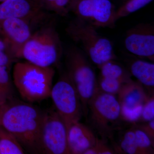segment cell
<instances>
[{
	"label": "cell",
	"instance_id": "26",
	"mask_svg": "<svg viewBox=\"0 0 154 154\" xmlns=\"http://www.w3.org/2000/svg\"><path fill=\"white\" fill-rule=\"evenodd\" d=\"M14 61L9 55L5 43L0 36V66L5 67L10 69Z\"/></svg>",
	"mask_w": 154,
	"mask_h": 154
},
{
	"label": "cell",
	"instance_id": "10",
	"mask_svg": "<svg viewBox=\"0 0 154 154\" xmlns=\"http://www.w3.org/2000/svg\"><path fill=\"white\" fill-rule=\"evenodd\" d=\"M143 86L131 80L123 84L117 94L123 120L134 123L139 120L143 105L149 98Z\"/></svg>",
	"mask_w": 154,
	"mask_h": 154
},
{
	"label": "cell",
	"instance_id": "28",
	"mask_svg": "<svg viewBox=\"0 0 154 154\" xmlns=\"http://www.w3.org/2000/svg\"><path fill=\"white\" fill-rule=\"evenodd\" d=\"M4 104H2V103H1V102H0V108H1V106H2Z\"/></svg>",
	"mask_w": 154,
	"mask_h": 154
},
{
	"label": "cell",
	"instance_id": "6",
	"mask_svg": "<svg viewBox=\"0 0 154 154\" xmlns=\"http://www.w3.org/2000/svg\"><path fill=\"white\" fill-rule=\"evenodd\" d=\"M66 73L79 96L83 114L87 116L88 104L98 88L96 73L85 54L79 48L72 47L65 54Z\"/></svg>",
	"mask_w": 154,
	"mask_h": 154
},
{
	"label": "cell",
	"instance_id": "27",
	"mask_svg": "<svg viewBox=\"0 0 154 154\" xmlns=\"http://www.w3.org/2000/svg\"><path fill=\"white\" fill-rule=\"evenodd\" d=\"M138 127L149 137L152 142L154 140V119L145 122Z\"/></svg>",
	"mask_w": 154,
	"mask_h": 154
},
{
	"label": "cell",
	"instance_id": "2",
	"mask_svg": "<svg viewBox=\"0 0 154 154\" xmlns=\"http://www.w3.org/2000/svg\"><path fill=\"white\" fill-rule=\"evenodd\" d=\"M55 70L25 61L17 62L13 67V83L24 101L39 102L49 98Z\"/></svg>",
	"mask_w": 154,
	"mask_h": 154
},
{
	"label": "cell",
	"instance_id": "8",
	"mask_svg": "<svg viewBox=\"0 0 154 154\" xmlns=\"http://www.w3.org/2000/svg\"><path fill=\"white\" fill-rule=\"evenodd\" d=\"M38 154H69L66 126L54 108L45 111L38 138Z\"/></svg>",
	"mask_w": 154,
	"mask_h": 154
},
{
	"label": "cell",
	"instance_id": "20",
	"mask_svg": "<svg viewBox=\"0 0 154 154\" xmlns=\"http://www.w3.org/2000/svg\"><path fill=\"white\" fill-rule=\"evenodd\" d=\"M153 0H125L123 4L116 11L115 22L121 18L143 8L152 2Z\"/></svg>",
	"mask_w": 154,
	"mask_h": 154
},
{
	"label": "cell",
	"instance_id": "3",
	"mask_svg": "<svg viewBox=\"0 0 154 154\" xmlns=\"http://www.w3.org/2000/svg\"><path fill=\"white\" fill-rule=\"evenodd\" d=\"M97 28L91 24L75 18L66 28L67 34L87 57L98 67L116 59L111 41L99 34Z\"/></svg>",
	"mask_w": 154,
	"mask_h": 154
},
{
	"label": "cell",
	"instance_id": "14",
	"mask_svg": "<svg viewBox=\"0 0 154 154\" xmlns=\"http://www.w3.org/2000/svg\"><path fill=\"white\" fill-rule=\"evenodd\" d=\"M116 11L111 0H95L92 25L97 29L113 28Z\"/></svg>",
	"mask_w": 154,
	"mask_h": 154
},
{
	"label": "cell",
	"instance_id": "7",
	"mask_svg": "<svg viewBox=\"0 0 154 154\" xmlns=\"http://www.w3.org/2000/svg\"><path fill=\"white\" fill-rule=\"evenodd\" d=\"M50 97L52 99L54 109L67 128L72 123L80 121L84 115L81 100L66 72L53 85Z\"/></svg>",
	"mask_w": 154,
	"mask_h": 154
},
{
	"label": "cell",
	"instance_id": "15",
	"mask_svg": "<svg viewBox=\"0 0 154 154\" xmlns=\"http://www.w3.org/2000/svg\"><path fill=\"white\" fill-rule=\"evenodd\" d=\"M129 70L131 76L136 79L141 85L148 88H154V64L140 59L131 62Z\"/></svg>",
	"mask_w": 154,
	"mask_h": 154
},
{
	"label": "cell",
	"instance_id": "1",
	"mask_svg": "<svg viewBox=\"0 0 154 154\" xmlns=\"http://www.w3.org/2000/svg\"><path fill=\"white\" fill-rule=\"evenodd\" d=\"M45 111L32 103L13 98L0 108V126L16 138L25 152L38 154Z\"/></svg>",
	"mask_w": 154,
	"mask_h": 154
},
{
	"label": "cell",
	"instance_id": "30",
	"mask_svg": "<svg viewBox=\"0 0 154 154\" xmlns=\"http://www.w3.org/2000/svg\"><path fill=\"white\" fill-rule=\"evenodd\" d=\"M125 1V0H124V1H123V2H124Z\"/></svg>",
	"mask_w": 154,
	"mask_h": 154
},
{
	"label": "cell",
	"instance_id": "21",
	"mask_svg": "<svg viewBox=\"0 0 154 154\" xmlns=\"http://www.w3.org/2000/svg\"><path fill=\"white\" fill-rule=\"evenodd\" d=\"M118 148L122 153L139 154L133 128L125 131L122 137Z\"/></svg>",
	"mask_w": 154,
	"mask_h": 154
},
{
	"label": "cell",
	"instance_id": "12",
	"mask_svg": "<svg viewBox=\"0 0 154 154\" xmlns=\"http://www.w3.org/2000/svg\"><path fill=\"white\" fill-rule=\"evenodd\" d=\"M45 11L36 0H5L0 3V22L19 18L36 24L44 18Z\"/></svg>",
	"mask_w": 154,
	"mask_h": 154
},
{
	"label": "cell",
	"instance_id": "18",
	"mask_svg": "<svg viewBox=\"0 0 154 154\" xmlns=\"http://www.w3.org/2000/svg\"><path fill=\"white\" fill-rule=\"evenodd\" d=\"M45 11L51 12L61 17L70 12L72 0H36Z\"/></svg>",
	"mask_w": 154,
	"mask_h": 154
},
{
	"label": "cell",
	"instance_id": "17",
	"mask_svg": "<svg viewBox=\"0 0 154 154\" xmlns=\"http://www.w3.org/2000/svg\"><path fill=\"white\" fill-rule=\"evenodd\" d=\"M25 151L11 133L0 126V154H23Z\"/></svg>",
	"mask_w": 154,
	"mask_h": 154
},
{
	"label": "cell",
	"instance_id": "22",
	"mask_svg": "<svg viewBox=\"0 0 154 154\" xmlns=\"http://www.w3.org/2000/svg\"><path fill=\"white\" fill-rule=\"evenodd\" d=\"M139 154H153L154 143L149 137L138 127L133 128Z\"/></svg>",
	"mask_w": 154,
	"mask_h": 154
},
{
	"label": "cell",
	"instance_id": "19",
	"mask_svg": "<svg viewBox=\"0 0 154 154\" xmlns=\"http://www.w3.org/2000/svg\"><path fill=\"white\" fill-rule=\"evenodd\" d=\"M14 91L9 69L0 66V102L4 104L14 98Z\"/></svg>",
	"mask_w": 154,
	"mask_h": 154
},
{
	"label": "cell",
	"instance_id": "9",
	"mask_svg": "<svg viewBox=\"0 0 154 154\" xmlns=\"http://www.w3.org/2000/svg\"><path fill=\"white\" fill-rule=\"evenodd\" d=\"M32 23L25 19L11 18L0 22V36L7 51L14 60L20 58L22 49L30 38Z\"/></svg>",
	"mask_w": 154,
	"mask_h": 154
},
{
	"label": "cell",
	"instance_id": "25",
	"mask_svg": "<svg viewBox=\"0 0 154 154\" xmlns=\"http://www.w3.org/2000/svg\"><path fill=\"white\" fill-rule=\"evenodd\" d=\"M154 119V95L149 97L143 105L139 120L147 122Z\"/></svg>",
	"mask_w": 154,
	"mask_h": 154
},
{
	"label": "cell",
	"instance_id": "4",
	"mask_svg": "<svg viewBox=\"0 0 154 154\" xmlns=\"http://www.w3.org/2000/svg\"><path fill=\"white\" fill-rule=\"evenodd\" d=\"M60 37L52 25L43 26L33 32L22 49L20 59L42 67H52L63 54Z\"/></svg>",
	"mask_w": 154,
	"mask_h": 154
},
{
	"label": "cell",
	"instance_id": "16",
	"mask_svg": "<svg viewBox=\"0 0 154 154\" xmlns=\"http://www.w3.org/2000/svg\"><path fill=\"white\" fill-rule=\"evenodd\" d=\"M98 68L100 69V77L121 80L126 82L132 80L129 72L115 60L108 61Z\"/></svg>",
	"mask_w": 154,
	"mask_h": 154
},
{
	"label": "cell",
	"instance_id": "23",
	"mask_svg": "<svg viewBox=\"0 0 154 154\" xmlns=\"http://www.w3.org/2000/svg\"><path fill=\"white\" fill-rule=\"evenodd\" d=\"M125 83L121 80L100 77L98 89L104 93L115 95L118 94L122 85Z\"/></svg>",
	"mask_w": 154,
	"mask_h": 154
},
{
	"label": "cell",
	"instance_id": "5",
	"mask_svg": "<svg viewBox=\"0 0 154 154\" xmlns=\"http://www.w3.org/2000/svg\"><path fill=\"white\" fill-rule=\"evenodd\" d=\"M87 116L90 127L102 138L111 139L122 119L118 99L115 95L104 93L97 88L88 102Z\"/></svg>",
	"mask_w": 154,
	"mask_h": 154
},
{
	"label": "cell",
	"instance_id": "11",
	"mask_svg": "<svg viewBox=\"0 0 154 154\" xmlns=\"http://www.w3.org/2000/svg\"><path fill=\"white\" fill-rule=\"evenodd\" d=\"M124 45L130 53L146 58L154 62V25L152 23H140L127 31Z\"/></svg>",
	"mask_w": 154,
	"mask_h": 154
},
{
	"label": "cell",
	"instance_id": "24",
	"mask_svg": "<svg viewBox=\"0 0 154 154\" xmlns=\"http://www.w3.org/2000/svg\"><path fill=\"white\" fill-rule=\"evenodd\" d=\"M107 140L97 137L96 144L94 146L87 150L84 154H113L115 151L107 144Z\"/></svg>",
	"mask_w": 154,
	"mask_h": 154
},
{
	"label": "cell",
	"instance_id": "29",
	"mask_svg": "<svg viewBox=\"0 0 154 154\" xmlns=\"http://www.w3.org/2000/svg\"><path fill=\"white\" fill-rule=\"evenodd\" d=\"M5 1V0H0V3L2 2H4V1Z\"/></svg>",
	"mask_w": 154,
	"mask_h": 154
},
{
	"label": "cell",
	"instance_id": "13",
	"mask_svg": "<svg viewBox=\"0 0 154 154\" xmlns=\"http://www.w3.org/2000/svg\"><path fill=\"white\" fill-rule=\"evenodd\" d=\"M67 130V143L69 154H84L96 144L97 137L90 126L75 122Z\"/></svg>",
	"mask_w": 154,
	"mask_h": 154
}]
</instances>
